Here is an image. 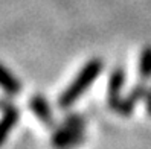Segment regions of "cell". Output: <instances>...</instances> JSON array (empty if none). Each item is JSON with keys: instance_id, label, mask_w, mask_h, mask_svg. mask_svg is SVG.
<instances>
[{"instance_id": "1", "label": "cell", "mask_w": 151, "mask_h": 149, "mask_svg": "<svg viewBox=\"0 0 151 149\" xmlns=\"http://www.w3.org/2000/svg\"><path fill=\"white\" fill-rule=\"evenodd\" d=\"M104 63L99 58H92L83 66V68L78 72V75L75 76V79L67 85V88L60 94L58 98V107L67 110L81 98V96L87 91V88L90 87L96 78L101 75L102 72Z\"/></svg>"}, {"instance_id": "2", "label": "cell", "mask_w": 151, "mask_h": 149, "mask_svg": "<svg viewBox=\"0 0 151 149\" xmlns=\"http://www.w3.org/2000/svg\"><path fill=\"white\" fill-rule=\"evenodd\" d=\"M86 140V117L79 113H70L58 125L50 138L55 149H73Z\"/></svg>"}, {"instance_id": "3", "label": "cell", "mask_w": 151, "mask_h": 149, "mask_svg": "<svg viewBox=\"0 0 151 149\" xmlns=\"http://www.w3.org/2000/svg\"><path fill=\"white\" fill-rule=\"evenodd\" d=\"M124 82H125V70L122 67H116L110 73L109 78V91H107V103L109 108L113 111H118V107L122 101L121 98V90L124 87Z\"/></svg>"}, {"instance_id": "4", "label": "cell", "mask_w": 151, "mask_h": 149, "mask_svg": "<svg viewBox=\"0 0 151 149\" xmlns=\"http://www.w3.org/2000/svg\"><path fill=\"white\" fill-rule=\"evenodd\" d=\"M29 110L34 113V116L37 117L43 125H46L47 128H54L55 126V120L54 114H52V108L47 102V99L43 94H34L31 96V99L28 102Z\"/></svg>"}, {"instance_id": "5", "label": "cell", "mask_w": 151, "mask_h": 149, "mask_svg": "<svg viewBox=\"0 0 151 149\" xmlns=\"http://www.w3.org/2000/svg\"><path fill=\"white\" fill-rule=\"evenodd\" d=\"M19 120H20V110L14 103L8 102L2 108V117H0V146L6 142L8 135L11 134V131L14 129Z\"/></svg>"}, {"instance_id": "6", "label": "cell", "mask_w": 151, "mask_h": 149, "mask_svg": "<svg viewBox=\"0 0 151 149\" xmlns=\"http://www.w3.org/2000/svg\"><path fill=\"white\" fill-rule=\"evenodd\" d=\"M147 90H148V87L145 85V81L133 87V88L128 91V94H127L125 98L121 101V103H119V107H118V113H119V114L124 116V117H130V116L133 114V111H134L136 103H137L140 99L145 98Z\"/></svg>"}, {"instance_id": "7", "label": "cell", "mask_w": 151, "mask_h": 149, "mask_svg": "<svg viewBox=\"0 0 151 149\" xmlns=\"http://www.w3.org/2000/svg\"><path fill=\"white\" fill-rule=\"evenodd\" d=\"M0 88L6 96H15L22 91V82L6 66L0 63Z\"/></svg>"}, {"instance_id": "8", "label": "cell", "mask_w": 151, "mask_h": 149, "mask_svg": "<svg viewBox=\"0 0 151 149\" xmlns=\"http://www.w3.org/2000/svg\"><path fill=\"white\" fill-rule=\"evenodd\" d=\"M137 72L142 81L151 79V46H145L139 53V63H137Z\"/></svg>"}, {"instance_id": "9", "label": "cell", "mask_w": 151, "mask_h": 149, "mask_svg": "<svg viewBox=\"0 0 151 149\" xmlns=\"http://www.w3.org/2000/svg\"><path fill=\"white\" fill-rule=\"evenodd\" d=\"M144 101H145V110H147V113H148V116L151 117V88L147 90Z\"/></svg>"}, {"instance_id": "10", "label": "cell", "mask_w": 151, "mask_h": 149, "mask_svg": "<svg viewBox=\"0 0 151 149\" xmlns=\"http://www.w3.org/2000/svg\"><path fill=\"white\" fill-rule=\"evenodd\" d=\"M6 103H8V101H5V99H0V110H2Z\"/></svg>"}]
</instances>
